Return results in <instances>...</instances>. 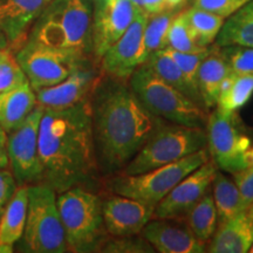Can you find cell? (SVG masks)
<instances>
[{"mask_svg": "<svg viewBox=\"0 0 253 253\" xmlns=\"http://www.w3.org/2000/svg\"><path fill=\"white\" fill-rule=\"evenodd\" d=\"M155 205L113 194L102 201L103 223L108 236L126 237L141 233L154 216Z\"/></svg>", "mask_w": 253, "mask_h": 253, "instance_id": "16", "label": "cell"}, {"mask_svg": "<svg viewBox=\"0 0 253 253\" xmlns=\"http://www.w3.org/2000/svg\"><path fill=\"white\" fill-rule=\"evenodd\" d=\"M91 126L99 170L121 172L166 120L149 112L128 81L102 73L90 95Z\"/></svg>", "mask_w": 253, "mask_h": 253, "instance_id": "1", "label": "cell"}, {"mask_svg": "<svg viewBox=\"0 0 253 253\" xmlns=\"http://www.w3.org/2000/svg\"><path fill=\"white\" fill-rule=\"evenodd\" d=\"M208 147L205 128L164 123L143 144L121 173L137 175L173 163Z\"/></svg>", "mask_w": 253, "mask_h": 253, "instance_id": "7", "label": "cell"}, {"mask_svg": "<svg viewBox=\"0 0 253 253\" xmlns=\"http://www.w3.org/2000/svg\"><path fill=\"white\" fill-rule=\"evenodd\" d=\"M93 9L94 0H50L32 25L27 40L90 59Z\"/></svg>", "mask_w": 253, "mask_h": 253, "instance_id": "3", "label": "cell"}, {"mask_svg": "<svg viewBox=\"0 0 253 253\" xmlns=\"http://www.w3.org/2000/svg\"><path fill=\"white\" fill-rule=\"evenodd\" d=\"M101 75L102 72L87 63L54 86L34 90L38 104L43 109L60 110L84 102L90 97Z\"/></svg>", "mask_w": 253, "mask_h": 253, "instance_id": "15", "label": "cell"}, {"mask_svg": "<svg viewBox=\"0 0 253 253\" xmlns=\"http://www.w3.org/2000/svg\"><path fill=\"white\" fill-rule=\"evenodd\" d=\"M142 9L130 0H94L93 56L97 61L125 33Z\"/></svg>", "mask_w": 253, "mask_h": 253, "instance_id": "12", "label": "cell"}, {"mask_svg": "<svg viewBox=\"0 0 253 253\" xmlns=\"http://www.w3.org/2000/svg\"><path fill=\"white\" fill-rule=\"evenodd\" d=\"M148 19L149 14L140 9L125 33L106 50L99 60L104 75L128 81L132 72L141 66L143 34Z\"/></svg>", "mask_w": 253, "mask_h": 253, "instance_id": "13", "label": "cell"}, {"mask_svg": "<svg viewBox=\"0 0 253 253\" xmlns=\"http://www.w3.org/2000/svg\"><path fill=\"white\" fill-rule=\"evenodd\" d=\"M9 48L8 41L6 39L5 34L2 33V31L0 30V49H7Z\"/></svg>", "mask_w": 253, "mask_h": 253, "instance_id": "40", "label": "cell"}, {"mask_svg": "<svg viewBox=\"0 0 253 253\" xmlns=\"http://www.w3.org/2000/svg\"><path fill=\"white\" fill-rule=\"evenodd\" d=\"M166 47L183 53H197L205 49L199 46L195 39L188 19H186L185 9H181L172 19L168 30Z\"/></svg>", "mask_w": 253, "mask_h": 253, "instance_id": "30", "label": "cell"}, {"mask_svg": "<svg viewBox=\"0 0 253 253\" xmlns=\"http://www.w3.org/2000/svg\"><path fill=\"white\" fill-rule=\"evenodd\" d=\"M99 252L107 253H151L155 252L144 237L138 233L126 237L108 236L101 244Z\"/></svg>", "mask_w": 253, "mask_h": 253, "instance_id": "32", "label": "cell"}, {"mask_svg": "<svg viewBox=\"0 0 253 253\" xmlns=\"http://www.w3.org/2000/svg\"><path fill=\"white\" fill-rule=\"evenodd\" d=\"M130 1H132L135 5L140 6V7H141V1H142V0H130Z\"/></svg>", "mask_w": 253, "mask_h": 253, "instance_id": "43", "label": "cell"}, {"mask_svg": "<svg viewBox=\"0 0 253 253\" xmlns=\"http://www.w3.org/2000/svg\"><path fill=\"white\" fill-rule=\"evenodd\" d=\"M179 11H163L157 14L149 15L143 34L141 65L145 62L153 53L166 48L167 34L172 19Z\"/></svg>", "mask_w": 253, "mask_h": 253, "instance_id": "29", "label": "cell"}, {"mask_svg": "<svg viewBox=\"0 0 253 253\" xmlns=\"http://www.w3.org/2000/svg\"><path fill=\"white\" fill-rule=\"evenodd\" d=\"M50 0H0V30L8 46L20 48L28 30Z\"/></svg>", "mask_w": 253, "mask_h": 253, "instance_id": "18", "label": "cell"}, {"mask_svg": "<svg viewBox=\"0 0 253 253\" xmlns=\"http://www.w3.org/2000/svg\"><path fill=\"white\" fill-rule=\"evenodd\" d=\"M210 160L208 148L201 149L173 163L158 167L137 175H112L108 188L113 194L126 196L144 203L156 205L173 186Z\"/></svg>", "mask_w": 253, "mask_h": 253, "instance_id": "8", "label": "cell"}, {"mask_svg": "<svg viewBox=\"0 0 253 253\" xmlns=\"http://www.w3.org/2000/svg\"><path fill=\"white\" fill-rule=\"evenodd\" d=\"M90 97L66 109H43L39 128L40 181L56 194L90 185L99 170Z\"/></svg>", "mask_w": 253, "mask_h": 253, "instance_id": "2", "label": "cell"}, {"mask_svg": "<svg viewBox=\"0 0 253 253\" xmlns=\"http://www.w3.org/2000/svg\"><path fill=\"white\" fill-rule=\"evenodd\" d=\"M253 95V75L231 72L224 79L217 100V108L225 113L242 109Z\"/></svg>", "mask_w": 253, "mask_h": 253, "instance_id": "24", "label": "cell"}, {"mask_svg": "<svg viewBox=\"0 0 253 253\" xmlns=\"http://www.w3.org/2000/svg\"><path fill=\"white\" fill-rule=\"evenodd\" d=\"M17 188L18 183L12 170L8 169V167L0 168V216L13 197Z\"/></svg>", "mask_w": 253, "mask_h": 253, "instance_id": "37", "label": "cell"}, {"mask_svg": "<svg viewBox=\"0 0 253 253\" xmlns=\"http://www.w3.org/2000/svg\"><path fill=\"white\" fill-rule=\"evenodd\" d=\"M212 197L218 214V224L245 211L239 190L233 179L217 171L212 184Z\"/></svg>", "mask_w": 253, "mask_h": 253, "instance_id": "27", "label": "cell"}, {"mask_svg": "<svg viewBox=\"0 0 253 253\" xmlns=\"http://www.w3.org/2000/svg\"><path fill=\"white\" fill-rule=\"evenodd\" d=\"M128 84L149 112L175 125L205 128L209 114L145 65L138 66L128 79Z\"/></svg>", "mask_w": 253, "mask_h": 253, "instance_id": "5", "label": "cell"}, {"mask_svg": "<svg viewBox=\"0 0 253 253\" xmlns=\"http://www.w3.org/2000/svg\"><path fill=\"white\" fill-rule=\"evenodd\" d=\"M245 213L248 214V217L250 218V219H251V220L253 221V201H252V203L250 204L248 208H246Z\"/></svg>", "mask_w": 253, "mask_h": 253, "instance_id": "42", "label": "cell"}, {"mask_svg": "<svg viewBox=\"0 0 253 253\" xmlns=\"http://www.w3.org/2000/svg\"><path fill=\"white\" fill-rule=\"evenodd\" d=\"M184 219L201 242H210L218 226V214L210 190L185 213Z\"/></svg>", "mask_w": 253, "mask_h": 253, "instance_id": "26", "label": "cell"}, {"mask_svg": "<svg viewBox=\"0 0 253 253\" xmlns=\"http://www.w3.org/2000/svg\"><path fill=\"white\" fill-rule=\"evenodd\" d=\"M231 69L214 43L211 53L202 61L197 72V89L205 109L216 107L220 86Z\"/></svg>", "mask_w": 253, "mask_h": 253, "instance_id": "21", "label": "cell"}, {"mask_svg": "<svg viewBox=\"0 0 253 253\" xmlns=\"http://www.w3.org/2000/svg\"><path fill=\"white\" fill-rule=\"evenodd\" d=\"M185 14L198 45L203 48L212 45L223 27L225 19L194 6L186 8Z\"/></svg>", "mask_w": 253, "mask_h": 253, "instance_id": "28", "label": "cell"}, {"mask_svg": "<svg viewBox=\"0 0 253 253\" xmlns=\"http://www.w3.org/2000/svg\"><path fill=\"white\" fill-rule=\"evenodd\" d=\"M43 108L38 106L20 126L7 134L8 167L18 185L39 184V128Z\"/></svg>", "mask_w": 253, "mask_h": 253, "instance_id": "11", "label": "cell"}, {"mask_svg": "<svg viewBox=\"0 0 253 253\" xmlns=\"http://www.w3.org/2000/svg\"><path fill=\"white\" fill-rule=\"evenodd\" d=\"M248 1L250 0H192V6L226 19Z\"/></svg>", "mask_w": 253, "mask_h": 253, "instance_id": "35", "label": "cell"}, {"mask_svg": "<svg viewBox=\"0 0 253 253\" xmlns=\"http://www.w3.org/2000/svg\"><path fill=\"white\" fill-rule=\"evenodd\" d=\"M8 167L7 132L0 126V168Z\"/></svg>", "mask_w": 253, "mask_h": 253, "instance_id": "38", "label": "cell"}, {"mask_svg": "<svg viewBox=\"0 0 253 253\" xmlns=\"http://www.w3.org/2000/svg\"><path fill=\"white\" fill-rule=\"evenodd\" d=\"M249 252H251V253H253V243H252V245L250 246V249H249Z\"/></svg>", "mask_w": 253, "mask_h": 253, "instance_id": "44", "label": "cell"}, {"mask_svg": "<svg viewBox=\"0 0 253 253\" xmlns=\"http://www.w3.org/2000/svg\"><path fill=\"white\" fill-rule=\"evenodd\" d=\"M253 243V221L245 211L218 224L207 251L210 253H245Z\"/></svg>", "mask_w": 253, "mask_h": 253, "instance_id": "19", "label": "cell"}, {"mask_svg": "<svg viewBox=\"0 0 253 253\" xmlns=\"http://www.w3.org/2000/svg\"><path fill=\"white\" fill-rule=\"evenodd\" d=\"M213 48V43L211 46H209L208 48H205L202 52L197 53H183V52H177L171 48H163L166 52L169 54L171 58L175 60V62L178 65V67L181 68V71L184 75L186 81H188L189 86L194 89L196 93L199 95V91L197 89V72L199 66L203 60L210 54L211 50ZM201 96V95H199ZM202 100V99H201Z\"/></svg>", "mask_w": 253, "mask_h": 253, "instance_id": "31", "label": "cell"}, {"mask_svg": "<svg viewBox=\"0 0 253 253\" xmlns=\"http://www.w3.org/2000/svg\"><path fill=\"white\" fill-rule=\"evenodd\" d=\"M155 251L160 253H203L207 244L196 237L185 221L177 218H153L141 231Z\"/></svg>", "mask_w": 253, "mask_h": 253, "instance_id": "17", "label": "cell"}, {"mask_svg": "<svg viewBox=\"0 0 253 253\" xmlns=\"http://www.w3.org/2000/svg\"><path fill=\"white\" fill-rule=\"evenodd\" d=\"M148 68H150L157 77L163 79L164 81L168 82L169 84H171L172 87H175L176 89L182 91L183 94L186 95L189 99L195 101L196 103H198L199 106L203 107L202 103L201 96L189 86L188 81L181 68L178 67V65L175 62L171 56H170L164 49H160L157 52H155L151 54L149 58L145 60L144 63ZM204 108V107H203Z\"/></svg>", "mask_w": 253, "mask_h": 253, "instance_id": "25", "label": "cell"}, {"mask_svg": "<svg viewBox=\"0 0 253 253\" xmlns=\"http://www.w3.org/2000/svg\"><path fill=\"white\" fill-rule=\"evenodd\" d=\"M28 84V79L14 55L0 63V93L15 89Z\"/></svg>", "mask_w": 253, "mask_h": 253, "instance_id": "34", "label": "cell"}, {"mask_svg": "<svg viewBox=\"0 0 253 253\" xmlns=\"http://www.w3.org/2000/svg\"><path fill=\"white\" fill-rule=\"evenodd\" d=\"M218 50L229 65L231 72L253 75V48L251 47L229 45L218 47Z\"/></svg>", "mask_w": 253, "mask_h": 253, "instance_id": "33", "label": "cell"}, {"mask_svg": "<svg viewBox=\"0 0 253 253\" xmlns=\"http://www.w3.org/2000/svg\"><path fill=\"white\" fill-rule=\"evenodd\" d=\"M188 0H164V11H181Z\"/></svg>", "mask_w": 253, "mask_h": 253, "instance_id": "39", "label": "cell"}, {"mask_svg": "<svg viewBox=\"0 0 253 253\" xmlns=\"http://www.w3.org/2000/svg\"><path fill=\"white\" fill-rule=\"evenodd\" d=\"M218 171L212 161L202 164L185 176L155 205L153 218H181L210 190Z\"/></svg>", "mask_w": 253, "mask_h": 253, "instance_id": "14", "label": "cell"}, {"mask_svg": "<svg viewBox=\"0 0 253 253\" xmlns=\"http://www.w3.org/2000/svg\"><path fill=\"white\" fill-rule=\"evenodd\" d=\"M233 177V182L236 183L242 197L244 209L249 207L253 201V166L246 167L245 169L231 173Z\"/></svg>", "mask_w": 253, "mask_h": 253, "instance_id": "36", "label": "cell"}, {"mask_svg": "<svg viewBox=\"0 0 253 253\" xmlns=\"http://www.w3.org/2000/svg\"><path fill=\"white\" fill-rule=\"evenodd\" d=\"M38 106L37 95L30 82L15 89L0 93V126L14 130Z\"/></svg>", "mask_w": 253, "mask_h": 253, "instance_id": "22", "label": "cell"}, {"mask_svg": "<svg viewBox=\"0 0 253 253\" xmlns=\"http://www.w3.org/2000/svg\"><path fill=\"white\" fill-rule=\"evenodd\" d=\"M28 207V185H18L0 216V253H12L24 235Z\"/></svg>", "mask_w": 253, "mask_h": 253, "instance_id": "20", "label": "cell"}, {"mask_svg": "<svg viewBox=\"0 0 253 253\" xmlns=\"http://www.w3.org/2000/svg\"><path fill=\"white\" fill-rule=\"evenodd\" d=\"M216 45H240L253 48V0L226 18L217 36Z\"/></svg>", "mask_w": 253, "mask_h": 253, "instance_id": "23", "label": "cell"}, {"mask_svg": "<svg viewBox=\"0 0 253 253\" xmlns=\"http://www.w3.org/2000/svg\"><path fill=\"white\" fill-rule=\"evenodd\" d=\"M19 243L21 252L63 253L68 251L56 203V192L49 186L28 185L26 224Z\"/></svg>", "mask_w": 253, "mask_h": 253, "instance_id": "6", "label": "cell"}, {"mask_svg": "<svg viewBox=\"0 0 253 253\" xmlns=\"http://www.w3.org/2000/svg\"><path fill=\"white\" fill-rule=\"evenodd\" d=\"M14 56L34 90L54 86L82 66L90 63L89 58L31 40H26Z\"/></svg>", "mask_w": 253, "mask_h": 253, "instance_id": "9", "label": "cell"}, {"mask_svg": "<svg viewBox=\"0 0 253 253\" xmlns=\"http://www.w3.org/2000/svg\"><path fill=\"white\" fill-rule=\"evenodd\" d=\"M56 203L68 251L99 252L108 237L100 196L84 186H73L56 194Z\"/></svg>", "mask_w": 253, "mask_h": 253, "instance_id": "4", "label": "cell"}, {"mask_svg": "<svg viewBox=\"0 0 253 253\" xmlns=\"http://www.w3.org/2000/svg\"><path fill=\"white\" fill-rule=\"evenodd\" d=\"M11 54H12V53L9 52V48H7V49H0V63H1L2 61H5V60L7 59Z\"/></svg>", "mask_w": 253, "mask_h": 253, "instance_id": "41", "label": "cell"}, {"mask_svg": "<svg viewBox=\"0 0 253 253\" xmlns=\"http://www.w3.org/2000/svg\"><path fill=\"white\" fill-rule=\"evenodd\" d=\"M205 131L210 158L218 169L230 173L244 169V154L252 140L237 112L225 113L216 108L208 116Z\"/></svg>", "mask_w": 253, "mask_h": 253, "instance_id": "10", "label": "cell"}]
</instances>
